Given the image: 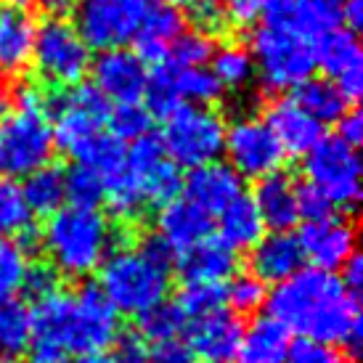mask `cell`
<instances>
[{
    "label": "cell",
    "instance_id": "obj_1",
    "mask_svg": "<svg viewBox=\"0 0 363 363\" xmlns=\"http://www.w3.org/2000/svg\"><path fill=\"white\" fill-rule=\"evenodd\" d=\"M268 305L273 318L300 340L337 345L342 350L358 347V294L350 292L337 273L300 268L289 279L276 284L273 294H268Z\"/></svg>",
    "mask_w": 363,
    "mask_h": 363
},
{
    "label": "cell",
    "instance_id": "obj_2",
    "mask_svg": "<svg viewBox=\"0 0 363 363\" xmlns=\"http://www.w3.org/2000/svg\"><path fill=\"white\" fill-rule=\"evenodd\" d=\"M120 340V313L96 286L80 292L53 289L32 311V342L38 353L88 355L104 353Z\"/></svg>",
    "mask_w": 363,
    "mask_h": 363
},
{
    "label": "cell",
    "instance_id": "obj_3",
    "mask_svg": "<svg viewBox=\"0 0 363 363\" xmlns=\"http://www.w3.org/2000/svg\"><path fill=\"white\" fill-rule=\"evenodd\" d=\"M175 255L149 236L135 247L111 250L99 268V292L117 313L141 315L160 305L170 289V271Z\"/></svg>",
    "mask_w": 363,
    "mask_h": 363
},
{
    "label": "cell",
    "instance_id": "obj_4",
    "mask_svg": "<svg viewBox=\"0 0 363 363\" xmlns=\"http://www.w3.org/2000/svg\"><path fill=\"white\" fill-rule=\"evenodd\" d=\"M43 250L51 271L67 279H88L114 250V228L99 207H61L48 215Z\"/></svg>",
    "mask_w": 363,
    "mask_h": 363
},
{
    "label": "cell",
    "instance_id": "obj_5",
    "mask_svg": "<svg viewBox=\"0 0 363 363\" xmlns=\"http://www.w3.org/2000/svg\"><path fill=\"white\" fill-rule=\"evenodd\" d=\"M315 45L286 13V0H276L252 35V61L268 91H294L315 72Z\"/></svg>",
    "mask_w": 363,
    "mask_h": 363
},
{
    "label": "cell",
    "instance_id": "obj_6",
    "mask_svg": "<svg viewBox=\"0 0 363 363\" xmlns=\"http://www.w3.org/2000/svg\"><path fill=\"white\" fill-rule=\"evenodd\" d=\"M11 104L13 109L0 117V178L19 181L51 164L56 143L48 104L38 88L21 85Z\"/></svg>",
    "mask_w": 363,
    "mask_h": 363
},
{
    "label": "cell",
    "instance_id": "obj_7",
    "mask_svg": "<svg viewBox=\"0 0 363 363\" xmlns=\"http://www.w3.org/2000/svg\"><path fill=\"white\" fill-rule=\"evenodd\" d=\"M45 104L48 120H53V143L80 164L93 146L106 135L104 128L111 111L109 101L93 88V82H77L56 93L53 99H45Z\"/></svg>",
    "mask_w": 363,
    "mask_h": 363
},
{
    "label": "cell",
    "instance_id": "obj_8",
    "mask_svg": "<svg viewBox=\"0 0 363 363\" xmlns=\"http://www.w3.org/2000/svg\"><path fill=\"white\" fill-rule=\"evenodd\" d=\"M162 149L175 167H202L218 162L225 143V122L212 106L183 104L164 117Z\"/></svg>",
    "mask_w": 363,
    "mask_h": 363
},
{
    "label": "cell",
    "instance_id": "obj_9",
    "mask_svg": "<svg viewBox=\"0 0 363 363\" xmlns=\"http://www.w3.org/2000/svg\"><path fill=\"white\" fill-rule=\"evenodd\" d=\"M91 61V48L85 45L69 19L48 16L35 30L32 64L38 67V74L43 80L61 88H72L88 74Z\"/></svg>",
    "mask_w": 363,
    "mask_h": 363
},
{
    "label": "cell",
    "instance_id": "obj_10",
    "mask_svg": "<svg viewBox=\"0 0 363 363\" xmlns=\"http://www.w3.org/2000/svg\"><path fill=\"white\" fill-rule=\"evenodd\" d=\"M308 186L321 191L334 207H353L361 199V160L355 146L334 138H321L305 154Z\"/></svg>",
    "mask_w": 363,
    "mask_h": 363
},
{
    "label": "cell",
    "instance_id": "obj_11",
    "mask_svg": "<svg viewBox=\"0 0 363 363\" xmlns=\"http://www.w3.org/2000/svg\"><path fill=\"white\" fill-rule=\"evenodd\" d=\"M152 0H80L74 11V30L88 48H125L135 38Z\"/></svg>",
    "mask_w": 363,
    "mask_h": 363
},
{
    "label": "cell",
    "instance_id": "obj_12",
    "mask_svg": "<svg viewBox=\"0 0 363 363\" xmlns=\"http://www.w3.org/2000/svg\"><path fill=\"white\" fill-rule=\"evenodd\" d=\"M223 152L228 154V167L239 178L260 181L271 172H279L286 154L273 138L268 125L257 117H239L225 125V143Z\"/></svg>",
    "mask_w": 363,
    "mask_h": 363
},
{
    "label": "cell",
    "instance_id": "obj_13",
    "mask_svg": "<svg viewBox=\"0 0 363 363\" xmlns=\"http://www.w3.org/2000/svg\"><path fill=\"white\" fill-rule=\"evenodd\" d=\"M128 164H130L135 181L141 186L146 204H167L178 199L183 189L181 167H175L162 149L157 135H143L130 143L128 149Z\"/></svg>",
    "mask_w": 363,
    "mask_h": 363
},
{
    "label": "cell",
    "instance_id": "obj_14",
    "mask_svg": "<svg viewBox=\"0 0 363 363\" xmlns=\"http://www.w3.org/2000/svg\"><path fill=\"white\" fill-rule=\"evenodd\" d=\"M93 88L101 93L106 101L114 104H138L146 88V61L128 48L101 51V56L91 61Z\"/></svg>",
    "mask_w": 363,
    "mask_h": 363
},
{
    "label": "cell",
    "instance_id": "obj_15",
    "mask_svg": "<svg viewBox=\"0 0 363 363\" xmlns=\"http://www.w3.org/2000/svg\"><path fill=\"white\" fill-rule=\"evenodd\" d=\"M297 242L305 260L313 262L318 271H340L345 262L355 255V228L347 218L329 215L321 220H308Z\"/></svg>",
    "mask_w": 363,
    "mask_h": 363
},
{
    "label": "cell",
    "instance_id": "obj_16",
    "mask_svg": "<svg viewBox=\"0 0 363 363\" xmlns=\"http://www.w3.org/2000/svg\"><path fill=\"white\" fill-rule=\"evenodd\" d=\"M315 67H321L326 80L337 85L347 101H355L363 91V53L353 32L334 30L315 45Z\"/></svg>",
    "mask_w": 363,
    "mask_h": 363
},
{
    "label": "cell",
    "instance_id": "obj_17",
    "mask_svg": "<svg viewBox=\"0 0 363 363\" xmlns=\"http://www.w3.org/2000/svg\"><path fill=\"white\" fill-rule=\"evenodd\" d=\"M212 233V215L199 210L189 199H172L162 204L157 215V239H160L172 255L189 252L191 247L210 239Z\"/></svg>",
    "mask_w": 363,
    "mask_h": 363
},
{
    "label": "cell",
    "instance_id": "obj_18",
    "mask_svg": "<svg viewBox=\"0 0 363 363\" xmlns=\"http://www.w3.org/2000/svg\"><path fill=\"white\" fill-rule=\"evenodd\" d=\"M242 332V318L223 308L218 313L194 318L189 332V350L191 355H199L202 363H228L236 355Z\"/></svg>",
    "mask_w": 363,
    "mask_h": 363
},
{
    "label": "cell",
    "instance_id": "obj_19",
    "mask_svg": "<svg viewBox=\"0 0 363 363\" xmlns=\"http://www.w3.org/2000/svg\"><path fill=\"white\" fill-rule=\"evenodd\" d=\"M186 199L194 202L207 215H220L231 202L244 196L242 178L223 162H210L202 167H194L183 181Z\"/></svg>",
    "mask_w": 363,
    "mask_h": 363
},
{
    "label": "cell",
    "instance_id": "obj_20",
    "mask_svg": "<svg viewBox=\"0 0 363 363\" xmlns=\"http://www.w3.org/2000/svg\"><path fill=\"white\" fill-rule=\"evenodd\" d=\"M265 125L279 141L284 154H308L323 138V125L313 120L305 109L297 106L294 99H276L265 109Z\"/></svg>",
    "mask_w": 363,
    "mask_h": 363
},
{
    "label": "cell",
    "instance_id": "obj_21",
    "mask_svg": "<svg viewBox=\"0 0 363 363\" xmlns=\"http://www.w3.org/2000/svg\"><path fill=\"white\" fill-rule=\"evenodd\" d=\"M35 30L27 9L16 6H0V72L3 74H19L30 67Z\"/></svg>",
    "mask_w": 363,
    "mask_h": 363
},
{
    "label": "cell",
    "instance_id": "obj_22",
    "mask_svg": "<svg viewBox=\"0 0 363 363\" xmlns=\"http://www.w3.org/2000/svg\"><path fill=\"white\" fill-rule=\"evenodd\" d=\"M303 250L289 231H273L252 247V273L260 281L281 284L303 268Z\"/></svg>",
    "mask_w": 363,
    "mask_h": 363
},
{
    "label": "cell",
    "instance_id": "obj_23",
    "mask_svg": "<svg viewBox=\"0 0 363 363\" xmlns=\"http://www.w3.org/2000/svg\"><path fill=\"white\" fill-rule=\"evenodd\" d=\"M252 204L265 225L273 231H289L300 220L297 212V183L286 172H271L255 183Z\"/></svg>",
    "mask_w": 363,
    "mask_h": 363
},
{
    "label": "cell",
    "instance_id": "obj_24",
    "mask_svg": "<svg viewBox=\"0 0 363 363\" xmlns=\"http://www.w3.org/2000/svg\"><path fill=\"white\" fill-rule=\"evenodd\" d=\"M292 334L273 315H257L242 332L233 361L236 363H286Z\"/></svg>",
    "mask_w": 363,
    "mask_h": 363
},
{
    "label": "cell",
    "instance_id": "obj_25",
    "mask_svg": "<svg viewBox=\"0 0 363 363\" xmlns=\"http://www.w3.org/2000/svg\"><path fill=\"white\" fill-rule=\"evenodd\" d=\"M181 32H183L181 11L167 6V3H154L152 0L133 40L138 45V56L143 61L162 64V61H167L170 45L175 43V38Z\"/></svg>",
    "mask_w": 363,
    "mask_h": 363
},
{
    "label": "cell",
    "instance_id": "obj_26",
    "mask_svg": "<svg viewBox=\"0 0 363 363\" xmlns=\"http://www.w3.org/2000/svg\"><path fill=\"white\" fill-rule=\"evenodd\" d=\"M233 273L236 252L220 239H207L181 255V276L186 284H223Z\"/></svg>",
    "mask_w": 363,
    "mask_h": 363
},
{
    "label": "cell",
    "instance_id": "obj_27",
    "mask_svg": "<svg viewBox=\"0 0 363 363\" xmlns=\"http://www.w3.org/2000/svg\"><path fill=\"white\" fill-rule=\"evenodd\" d=\"M218 218H220V223H218L220 242L225 247H231L233 252L252 250L265 233V223H262L260 212L252 204V199H247V196H239L236 202H231Z\"/></svg>",
    "mask_w": 363,
    "mask_h": 363
},
{
    "label": "cell",
    "instance_id": "obj_28",
    "mask_svg": "<svg viewBox=\"0 0 363 363\" xmlns=\"http://www.w3.org/2000/svg\"><path fill=\"white\" fill-rule=\"evenodd\" d=\"M294 101H297L300 109L308 111L318 125L337 122L345 111L350 109V101L326 77H311L300 88H294Z\"/></svg>",
    "mask_w": 363,
    "mask_h": 363
},
{
    "label": "cell",
    "instance_id": "obj_29",
    "mask_svg": "<svg viewBox=\"0 0 363 363\" xmlns=\"http://www.w3.org/2000/svg\"><path fill=\"white\" fill-rule=\"evenodd\" d=\"M345 0H286V13L300 30L318 43L323 35L342 27Z\"/></svg>",
    "mask_w": 363,
    "mask_h": 363
},
{
    "label": "cell",
    "instance_id": "obj_30",
    "mask_svg": "<svg viewBox=\"0 0 363 363\" xmlns=\"http://www.w3.org/2000/svg\"><path fill=\"white\" fill-rule=\"evenodd\" d=\"M32 345V311L19 297H0V358H16Z\"/></svg>",
    "mask_w": 363,
    "mask_h": 363
},
{
    "label": "cell",
    "instance_id": "obj_31",
    "mask_svg": "<svg viewBox=\"0 0 363 363\" xmlns=\"http://www.w3.org/2000/svg\"><path fill=\"white\" fill-rule=\"evenodd\" d=\"M24 202L32 210V215H53L56 210L64 207L67 202V191H64V170L45 164L40 170H35L32 175L24 178L21 186Z\"/></svg>",
    "mask_w": 363,
    "mask_h": 363
},
{
    "label": "cell",
    "instance_id": "obj_32",
    "mask_svg": "<svg viewBox=\"0 0 363 363\" xmlns=\"http://www.w3.org/2000/svg\"><path fill=\"white\" fill-rule=\"evenodd\" d=\"M212 74L220 82L223 91H242L255 77L252 53L239 43H225L212 53Z\"/></svg>",
    "mask_w": 363,
    "mask_h": 363
},
{
    "label": "cell",
    "instance_id": "obj_33",
    "mask_svg": "<svg viewBox=\"0 0 363 363\" xmlns=\"http://www.w3.org/2000/svg\"><path fill=\"white\" fill-rule=\"evenodd\" d=\"M143 99L149 104V114H160V117H167L170 111L183 106L181 88H178V67L170 61L157 64L154 72H149L146 77Z\"/></svg>",
    "mask_w": 363,
    "mask_h": 363
},
{
    "label": "cell",
    "instance_id": "obj_34",
    "mask_svg": "<svg viewBox=\"0 0 363 363\" xmlns=\"http://www.w3.org/2000/svg\"><path fill=\"white\" fill-rule=\"evenodd\" d=\"M189 318L183 315L178 303H167L162 300L160 305L149 308L146 313L138 315V337L143 342H167V340H178L186 332Z\"/></svg>",
    "mask_w": 363,
    "mask_h": 363
},
{
    "label": "cell",
    "instance_id": "obj_35",
    "mask_svg": "<svg viewBox=\"0 0 363 363\" xmlns=\"http://www.w3.org/2000/svg\"><path fill=\"white\" fill-rule=\"evenodd\" d=\"M32 228V210L24 202L21 186L0 178V239H19Z\"/></svg>",
    "mask_w": 363,
    "mask_h": 363
},
{
    "label": "cell",
    "instance_id": "obj_36",
    "mask_svg": "<svg viewBox=\"0 0 363 363\" xmlns=\"http://www.w3.org/2000/svg\"><path fill=\"white\" fill-rule=\"evenodd\" d=\"M32 271L30 255L16 239H0V297H13L24 289Z\"/></svg>",
    "mask_w": 363,
    "mask_h": 363
},
{
    "label": "cell",
    "instance_id": "obj_37",
    "mask_svg": "<svg viewBox=\"0 0 363 363\" xmlns=\"http://www.w3.org/2000/svg\"><path fill=\"white\" fill-rule=\"evenodd\" d=\"M64 191L72 207H99V202H104L101 175L85 164H74L64 172Z\"/></svg>",
    "mask_w": 363,
    "mask_h": 363
},
{
    "label": "cell",
    "instance_id": "obj_38",
    "mask_svg": "<svg viewBox=\"0 0 363 363\" xmlns=\"http://www.w3.org/2000/svg\"><path fill=\"white\" fill-rule=\"evenodd\" d=\"M178 88L183 101L196 106H210L223 96L220 82L204 67H178Z\"/></svg>",
    "mask_w": 363,
    "mask_h": 363
},
{
    "label": "cell",
    "instance_id": "obj_39",
    "mask_svg": "<svg viewBox=\"0 0 363 363\" xmlns=\"http://www.w3.org/2000/svg\"><path fill=\"white\" fill-rule=\"evenodd\" d=\"M109 133L117 141H138L143 135H149L152 130V114L149 109H143L141 104H117L109 111Z\"/></svg>",
    "mask_w": 363,
    "mask_h": 363
},
{
    "label": "cell",
    "instance_id": "obj_40",
    "mask_svg": "<svg viewBox=\"0 0 363 363\" xmlns=\"http://www.w3.org/2000/svg\"><path fill=\"white\" fill-rule=\"evenodd\" d=\"M178 308L189 321L223 311L225 308V286L223 284H186Z\"/></svg>",
    "mask_w": 363,
    "mask_h": 363
},
{
    "label": "cell",
    "instance_id": "obj_41",
    "mask_svg": "<svg viewBox=\"0 0 363 363\" xmlns=\"http://www.w3.org/2000/svg\"><path fill=\"white\" fill-rule=\"evenodd\" d=\"M225 303L231 305L233 313H255L268 303L265 281H260L255 273H236L231 276V284L225 286Z\"/></svg>",
    "mask_w": 363,
    "mask_h": 363
},
{
    "label": "cell",
    "instance_id": "obj_42",
    "mask_svg": "<svg viewBox=\"0 0 363 363\" xmlns=\"http://www.w3.org/2000/svg\"><path fill=\"white\" fill-rule=\"evenodd\" d=\"M212 53H215V43L210 35L199 30H183L170 45L167 61L175 67H204L212 59Z\"/></svg>",
    "mask_w": 363,
    "mask_h": 363
},
{
    "label": "cell",
    "instance_id": "obj_43",
    "mask_svg": "<svg viewBox=\"0 0 363 363\" xmlns=\"http://www.w3.org/2000/svg\"><path fill=\"white\" fill-rule=\"evenodd\" d=\"M286 363H353V358L337 345L315 342V340H297L289 347Z\"/></svg>",
    "mask_w": 363,
    "mask_h": 363
},
{
    "label": "cell",
    "instance_id": "obj_44",
    "mask_svg": "<svg viewBox=\"0 0 363 363\" xmlns=\"http://www.w3.org/2000/svg\"><path fill=\"white\" fill-rule=\"evenodd\" d=\"M189 11H191L194 30L204 32L210 38L228 24V19H225V3L223 0H196Z\"/></svg>",
    "mask_w": 363,
    "mask_h": 363
},
{
    "label": "cell",
    "instance_id": "obj_45",
    "mask_svg": "<svg viewBox=\"0 0 363 363\" xmlns=\"http://www.w3.org/2000/svg\"><path fill=\"white\" fill-rule=\"evenodd\" d=\"M276 0H228L225 3V19L239 27H252L271 11Z\"/></svg>",
    "mask_w": 363,
    "mask_h": 363
},
{
    "label": "cell",
    "instance_id": "obj_46",
    "mask_svg": "<svg viewBox=\"0 0 363 363\" xmlns=\"http://www.w3.org/2000/svg\"><path fill=\"white\" fill-rule=\"evenodd\" d=\"M297 212L305 223L308 220H321L334 215V204L323 196L321 191H315L313 186H297Z\"/></svg>",
    "mask_w": 363,
    "mask_h": 363
},
{
    "label": "cell",
    "instance_id": "obj_47",
    "mask_svg": "<svg viewBox=\"0 0 363 363\" xmlns=\"http://www.w3.org/2000/svg\"><path fill=\"white\" fill-rule=\"evenodd\" d=\"M146 363H194V355L183 340H167L154 345Z\"/></svg>",
    "mask_w": 363,
    "mask_h": 363
},
{
    "label": "cell",
    "instance_id": "obj_48",
    "mask_svg": "<svg viewBox=\"0 0 363 363\" xmlns=\"http://www.w3.org/2000/svg\"><path fill=\"white\" fill-rule=\"evenodd\" d=\"M56 289V273L51 268H35L32 265L30 276H27V281H24V292L32 294L35 300H40L45 294H51Z\"/></svg>",
    "mask_w": 363,
    "mask_h": 363
},
{
    "label": "cell",
    "instance_id": "obj_49",
    "mask_svg": "<svg viewBox=\"0 0 363 363\" xmlns=\"http://www.w3.org/2000/svg\"><path fill=\"white\" fill-rule=\"evenodd\" d=\"M337 138L345 143H350V146H358L363 138V117L358 114L355 109H347L337 120Z\"/></svg>",
    "mask_w": 363,
    "mask_h": 363
},
{
    "label": "cell",
    "instance_id": "obj_50",
    "mask_svg": "<svg viewBox=\"0 0 363 363\" xmlns=\"http://www.w3.org/2000/svg\"><path fill=\"white\" fill-rule=\"evenodd\" d=\"M117 363H146L149 361V347L141 337H125L117 345V355H114Z\"/></svg>",
    "mask_w": 363,
    "mask_h": 363
},
{
    "label": "cell",
    "instance_id": "obj_51",
    "mask_svg": "<svg viewBox=\"0 0 363 363\" xmlns=\"http://www.w3.org/2000/svg\"><path fill=\"white\" fill-rule=\"evenodd\" d=\"M363 27V0H345L342 3V30L358 32Z\"/></svg>",
    "mask_w": 363,
    "mask_h": 363
},
{
    "label": "cell",
    "instance_id": "obj_52",
    "mask_svg": "<svg viewBox=\"0 0 363 363\" xmlns=\"http://www.w3.org/2000/svg\"><path fill=\"white\" fill-rule=\"evenodd\" d=\"M342 284L350 289L353 294H358V289H361V281H363V262H361V257L358 255H353L350 260L345 262L342 265Z\"/></svg>",
    "mask_w": 363,
    "mask_h": 363
},
{
    "label": "cell",
    "instance_id": "obj_53",
    "mask_svg": "<svg viewBox=\"0 0 363 363\" xmlns=\"http://www.w3.org/2000/svg\"><path fill=\"white\" fill-rule=\"evenodd\" d=\"M35 3H40L51 16H59V19H64V13L74 6V0H35Z\"/></svg>",
    "mask_w": 363,
    "mask_h": 363
},
{
    "label": "cell",
    "instance_id": "obj_54",
    "mask_svg": "<svg viewBox=\"0 0 363 363\" xmlns=\"http://www.w3.org/2000/svg\"><path fill=\"white\" fill-rule=\"evenodd\" d=\"M74 363H117V361H114V355H106V353H88V355H77Z\"/></svg>",
    "mask_w": 363,
    "mask_h": 363
},
{
    "label": "cell",
    "instance_id": "obj_55",
    "mask_svg": "<svg viewBox=\"0 0 363 363\" xmlns=\"http://www.w3.org/2000/svg\"><path fill=\"white\" fill-rule=\"evenodd\" d=\"M32 363H67L61 355H53V353H38L35 350V358H32Z\"/></svg>",
    "mask_w": 363,
    "mask_h": 363
},
{
    "label": "cell",
    "instance_id": "obj_56",
    "mask_svg": "<svg viewBox=\"0 0 363 363\" xmlns=\"http://www.w3.org/2000/svg\"><path fill=\"white\" fill-rule=\"evenodd\" d=\"M160 3H167V6H172V9H191L196 0H160Z\"/></svg>",
    "mask_w": 363,
    "mask_h": 363
},
{
    "label": "cell",
    "instance_id": "obj_57",
    "mask_svg": "<svg viewBox=\"0 0 363 363\" xmlns=\"http://www.w3.org/2000/svg\"><path fill=\"white\" fill-rule=\"evenodd\" d=\"M9 106H11V101H9V96H6V91L0 88V117L9 111Z\"/></svg>",
    "mask_w": 363,
    "mask_h": 363
},
{
    "label": "cell",
    "instance_id": "obj_58",
    "mask_svg": "<svg viewBox=\"0 0 363 363\" xmlns=\"http://www.w3.org/2000/svg\"><path fill=\"white\" fill-rule=\"evenodd\" d=\"M32 3H35V0H9V6H16V9H27Z\"/></svg>",
    "mask_w": 363,
    "mask_h": 363
},
{
    "label": "cell",
    "instance_id": "obj_59",
    "mask_svg": "<svg viewBox=\"0 0 363 363\" xmlns=\"http://www.w3.org/2000/svg\"><path fill=\"white\" fill-rule=\"evenodd\" d=\"M0 363H19L16 358H0Z\"/></svg>",
    "mask_w": 363,
    "mask_h": 363
}]
</instances>
